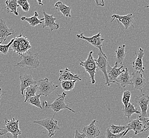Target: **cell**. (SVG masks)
Wrapping results in <instances>:
<instances>
[{
	"label": "cell",
	"mask_w": 149,
	"mask_h": 138,
	"mask_svg": "<svg viewBox=\"0 0 149 138\" xmlns=\"http://www.w3.org/2000/svg\"><path fill=\"white\" fill-rule=\"evenodd\" d=\"M21 61L14 66L26 67L29 69H36L39 67V53H33L29 51L20 56Z\"/></svg>",
	"instance_id": "cell-1"
},
{
	"label": "cell",
	"mask_w": 149,
	"mask_h": 138,
	"mask_svg": "<svg viewBox=\"0 0 149 138\" xmlns=\"http://www.w3.org/2000/svg\"><path fill=\"white\" fill-rule=\"evenodd\" d=\"M13 38L14 42L11 46L10 49L20 56L29 51L31 48L29 39L27 37L23 36L22 33Z\"/></svg>",
	"instance_id": "cell-2"
},
{
	"label": "cell",
	"mask_w": 149,
	"mask_h": 138,
	"mask_svg": "<svg viewBox=\"0 0 149 138\" xmlns=\"http://www.w3.org/2000/svg\"><path fill=\"white\" fill-rule=\"evenodd\" d=\"M5 126L3 129H0V136L6 135L8 133H11L13 138H18L19 135H21L22 132L19 129V121L13 118L9 120L7 118H4Z\"/></svg>",
	"instance_id": "cell-3"
},
{
	"label": "cell",
	"mask_w": 149,
	"mask_h": 138,
	"mask_svg": "<svg viewBox=\"0 0 149 138\" xmlns=\"http://www.w3.org/2000/svg\"><path fill=\"white\" fill-rule=\"evenodd\" d=\"M93 51L90 52L86 60L83 62L82 61L79 60V61L80 62V65L81 66L84 67L86 71L89 73L90 78L91 79L90 82L94 84L95 83V76L97 69V66L96 60L93 57Z\"/></svg>",
	"instance_id": "cell-4"
},
{
	"label": "cell",
	"mask_w": 149,
	"mask_h": 138,
	"mask_svg": "<svg viewBox=\"0 0 149 138\" xmlns=\"http://www.w3.org/2000/svg\"><path fill=\"white\" fill-rule=\"evenodd\" d=\"M57 95H58V97L55 99L54 102L51 104H47V103L46 101L44 102L45 107L50 108L54 111V115H53L54 117L55 114L63 109H68L69 111L72 112L73 113H75V112L74 110L70 108L68 105L66 104L65 102L66 96V93L63 92L60 95L58 93Z\"/></svg>",
	"instance_id": "cell-5"
},
{
	"label": "cell",
	"mask_w": 149,
	"mask_h": 138,
	"mask_svg": "<svg viewBox=\"0 0 149 138\" xmlns=\"http://www.w3.org/2000/svg\"><path fill=\"white\" fill-rule=\"evenodd\" d=\"M37 95H40L45 97L50 95L58 87V85L54 84V80L49 81L48 78L37 81Z\"/></svg>",
	"instance_id": "cell-6"
},
{
	"label": "cell",
	"mask_w": 149,
	"mask_h": 138,
	"mask_svg": "<svg viewBox=\"0 0 149 138\" xmlns=\"http://www.w3.org/2000/svg\"><path fill=\"white\" fill-rule=\"evenodd\" d=\"M54 117L53 116L52 118L48 117L44 120L33 121V123L40 125L47 130L48 132V137L51 138L55 135L57 131L60 130V128L58 125V121L54 120Z\"/></svg>",
	"instance_id": "cell-7"
},
{
	"label": "cell",
	"mask_w": 149,
	"mask_h": 138,
	"mask_svg": "<svg viewBox=\"0 0 149 138\" xmlns=\"http://www.w3.org/2000/svg\"><path fill=\"white\" fill-rule=\"evenodd\" d=\"M76 37L77 39H83L89 43L91 45H93L95 48H98L99 51L102 54H104L102 50V43L104 40V38H101V33H99L97 35L91 37H87L84 35V33H81L77 34Z\"/></svg>",
	"instance_id": "cell-8"
},
{
	"label": "cell",
	"mask_w": 149,
	"mask_h": 138,
	"mask_svg": "<svg viewBox=\"0 0 149 138\" xmlns=\"http://www.w3.org/2000/svg\"><path fill=\"white\" fill-rule=\"evenodd\" d=\"M98 59H96L97 69L102 71L104 75V79L106 80V84L108 86H110V84L109 81V78L108 77V66L109 64L108 61L107 57L105 54H102L100 52L98 53Z\"/></svg>",
	"instance_id": "cell-9"
},
{
	"label": "cell",
	"mask_w": 149,
	"mask_h": 138,
	"mask_svg": "<svg viewBox=\"0 0 149 138\" xmlns=\"http://www.w3.org/2000/svg\"><path fill=\"white\" fill-rule=\"evenodd\" d=\"M131 77L132 84L134 86V89L140 90L142 93L143 88L146 86V80L143 77L142 73L139 71L133 72Z\"/></svg>",
	"instance_id": "cell-10"
},
{
	"label": "cell",
	"mask_w": 149,
	"mask_h": 138,
	"mask_svg": "<svg viewBox=\"0 0 149 138\" xmlns=\"http://www.w3.org/2000/svg\"><path fill=\"white\" fill-rule=\"evenodd\" d=\"M135 102L140 106L141 109V116L148 117L147 111L149 104V96L147 93H142L140 96L136 97Z\"/></svg>",
	"instance_id": "cell-11"
},
{
	"label": "cell",
	"mask_w": 149,
	"mask_h": 138,
	"mask_svg": "<svg viewBox=\"0 0 149 138\" xmlns=\"http://www.w3.org/2000/svg\"><path fill=\"white\" fill-rule=\"evenodd\" d=\"M134 17L135 15H133L132 13H128V15H119L115 14L111 15L113 19L111 22H113L115 19H116L117 22L119 23H122L123 24L125 27V30H127L131 26L134 28L133 26Z\"/></svg>",
	"instance_id": "cell-12"
},
{
	"label": "cell",
	"mask_w": 149,
	"mask_h": 138,
	"mask_svg": "<svg viewBox=\"0 0 149 138\" xmlns=\"http://www.w3.org/2000/svg\"><path fill=\"white\" fill-rule=\"evenodd\" d=\"M124 68L123 65L121 66L119 68H118V65L116 63H115V66L113 68H111L108 64V66L107 72L108 77L109 78V81L110 83H116L117 82V78L119 77L120 75H121L122 73L125 71V69H123L122 70V69Z\"/></svg>",
	"instance_id": "cell-13"
},
{
	"label": "cell",
	"mask_w": 149,
	"mask_h": 138,
	"mask_svg": "<svg viewBox=\"0 0 149 138\" xmlns=\"http://www.w3.org/2000/svg\"><path fill=\"white\" fill-rule=\"evenodd\" d=\"M95 123H98L97 121L93 120L89 125L84 126L82 129V133H84L87 138H95L99 136L100 131L98 127L95 125Z\"/></svg>",
	"instance_id": "cell-14"
},
{
	"label": "cell",
	"mask_w": 149,
	"mask_h": 138,
	"mask_svg": "<svg viewBox=\"0 0 149 138\" xmlns=\"http://www.w3.org/2000/svg\"><path fill=\"white\" fill-rule=\"evenodd\" d=\"M20 81V91L21 95L23 97L24 95V91L28 87H30L33 85H36L37 84V81L34 80L33 79V77L31 75L25 74L24 75H20L19 77Z\"/></svg>",
	"instance_id": "cell-15"
},
{
	"label": "cell",
	"mask_w": 149,
	"mask_h": 138,
	"mask_svg": "<svg viewBox=\"0 0 149 138\" xmlns=\"http://www.w3.org/2000/svg\"><path fill=\"white\" fill-rule=\"evenodd\" d=\"M15 31L10 29L6 24V21L0 19V44L6 41L9 36L13 35Z\"/></svg>",
	"instance_id": "cell-16"
},
{
	"label": "cell",
	"mask_w": 149,
	"mask_h": 138,
	"mask_svg": "<svg viewBox=\"0 0 149 138\" xmlns=\"http://www.w3.org/2000/svg\"><path fill=\"white\" fill-rule=\"evenodd\" d=\"M126 128L127 129L125 132H124L123 137L125 136L126 134L130 131H133L135 135H137L141 132H144V126L142 123L139 120V118L136 120L131 121L130 122H129L127 125Z\"/></svg>",
	"instance_id": "cell-17"
},
{
	"label": "cell",
	"mask_w": 149,
	"mask_h": 138,
	"mask_svg": "<svg viewBox=\"0 0 149 138\" xmlns=\"http://www.w3.org/2000/svg\"><path fill=\"white\" fill-rule=\"evenodd\" d=\"M60 76L58 81L62 82L63 81H80L82 79L80 77V75H75L68 68L63 70L60 71Z\"/></svg>",
	"instance_id": "cell-18"
},
{
	"label": "cell",
	"mask_w": 149,
	"mask_h": 138,
	"mask_svg": "<svg viewBox=\"0 0 149 138\" xmlns=\"http://www.w3.org/2000/svg\"><path fill=\"white\" fill-rule=\"evenodd\" d=\"M43 14L45 19L44 24L43 25V28L48 27L50 28L51 31L54 30L58 29L60 28V24L55 22L56 18L54 17V15H49L45 12V10L43 9Z\"/></svg>",
	"instance_id": "cell-19"
},
{
	"label": "cell",
	"mask_w": 149,
	"mask_h": 138,
	"mask_svg": "<svg viewBox=\"0 0 149 138\" xmlns=\"http://www.w3.org/2000/svg\"><path fill=\"white\" fill-rule=\"evenodd\" d=\"M135 55H136V59L132 63L133 68L134 70L136 71H139L141 72H144V67L143 66V59L144 53L143 51V49L142 48H139L138 53H136L135 52Z\"/></svg>",
	"instance_id": "cell-20"
},
{
	"label": "cell",
	"mask_w": 149,
	"mask_h": 138,
	"mask_svg": "<svg viewBox=\"0 0 149 138\" xmlns=\"http://www.w3.org/2000/svg\"><path fill=\"white\" fill-rule=\"evenodd\" d=\"M117 84H119L124 89L128 85H132L131 77L130 75L127 68H125V71L119 75L117 78Z\"/></svg>",
	"instance_id": "cell-21"
},
{
	"label": "cell",
	"mask_w": 149,
	"mask_h": 138,
	"mask_svg": "<svg viewBox=\"0 0 149 138\" xmlns=\"http://www.w3.org/2000/svg\"><path fill=\"white\" fill-rule=\"evenodd\" d=\"M38 16H39L38 13L36 11L34 13L33 15L30 18H27L26 17H22L21 18V20L27 21L31 27H34L37 25L42 24V21L45 20L44 18H42L41 19H39Z\"/></svg>",
	"instance_id": "cell-22"
},
{
	"label": "cell",
	"mask_w": 149,
	"mask_h": 138,
	"mask_svg": "<svg viewBox=\"0 0 149 138\" xmlns=\"http://www.w3.org/2000/svg\"><path fill=\"white\" fill-rule=\"evenodd\" d=\"M54 8L56 10L61 12L62 14L65 17H71V7L67 6L64 3H62L61 1H58L55 3Z\"/></svg>",
	"instance_id": "cell-23"
},
{
	"label": "cell",
	"mask_w": 149,
	"mask_h": 138,
	"mask_svg": "<svg viewBox=\"0 0 149 138\" xmlns=\"http://www.w3.org/2000/svg\"><path fill=\"white\" fill-rule=\"evenodd\" d=\"M125 45H123L122 46H118V48L115 51L116 55V63L118 65H123V61L125 57L126 53L125 52Z\"/></svg>",
	"instance_id": "cell-24"
},
{
	"label": "cell",
	"mask_w": 149,
	"mask_h": 138,
	"mask_svg": "<svg viewBox=\"0 0 149 138\" xmlns=\"http://www.w3.org/2000/svg\"><path fill=\"white\" fill-rule=\"evenodd\" d=\"M6 6L3 9H6L8 13L11 12L17 16L19 15L18 8L19 6L18 5L17 0H8L6 1Z\"/></svg>",
	"instance_id": "cell-25"
},
{
	"label": "cell",
	"mask_w": 149,
	"mask_h": 138,
	"mask_svg": "<svg viewBox=\"0 0 149 138\" xmlns=\"http://www.w3.org/2000/svg\"><path fill=\"white\" fill-rule=\"evenodd\" d=\"M124 115L126 117H127L128 122H130L131 121V117L133 114L135 113L137 114H141L140 112L138 111V109L135 107L134 104H132L131 102H129L127 109L126 111H123Z\"/></svg>",
	"instance_id": "cell-26"
},
{
	"label": "cell",
	"mask_w": 149,
	"mask_h": 138,
	"mask_svg": "<svg viewBox=\"0 0 149 138\" xmlns=\"http://www.w3.org/2000/svg\"><path fill=\"white\" fill-rule=\"evenodd\" d=\"M38 90V86L37 84L33 85L30 87H28L26 89V93H25V99L24 102H27V100L31 97H33L36 95V93H37Z\"/></svg>",
	"instance_id": "cell-27"
},
{
	"label": "cell",
	"mask_w": 149,
	"mask_h": 138,
	"mask_svg": "<svg viewBox=\"0 0 149 138\" xmlns=\"http://www.w3.org/2000/svg\"><path fill=\"white\" fill-rule=\"evenodd\" d=\"M131 98V93L130 90L124 91L123 93L122 102L124 105L123 111H126L127 108L128 104L130 102V99Z\"/></svg>",
	"instance_id": "cell-28"
},
{
	"label": "cell",
	"mask_w": 149,
	"mask_h": 138,
	"mask_svg": "<svg viewBox=\"0 0 149 138\" xmlns=\"http://www.w3.org/2000/svg\"><path fill=\"white\" fill-rule=\"evenodd\" d=\"M42 95H36V96L31 97L29 99L27 100V102H28V104L33 105L34 106H36L38 108L42 109V103L40 100V97Z\"/></svg>",
	"instance_id": "cell-29"
},
{
	"label": "cell",
	"mask_w": 149,
	"mask_h": 138,
	"mask_svg": "<svg viewBox=\"0 0 149 138\" xmlns=\"http://www.w3.org/2000/svg\"><path fill=\"white\" fill-rule=\"evenodd\" d=\"M127 125H115L112 124L110 125V131L114 135H118L121 133L126 131L127 129Z\"/></svg>",
	"instance_id": "cell-30"
},
{
	"label": "cell",
	"mask_w": 149,
	"mask_h": 138,
	"mask_svg": "<svg viewBox=\"0 0 149 138\" xmlns=\"http://www.w3.org/2000/svg\"><path fill=\"white\" fill-rule=\"evenodd\" d=\"M77 81H63L61 82V87L63 90L69 91L72 90L75 87Z\"/></svg>",
	"instance_id": "cell-31"
},
{
	"label": "cell",
	"mask_w": 149,
	"mask_h": 138,
	"mask_svg": "<svg viewBox=\"0 0 149 138\" xmlns=\"http://www.w3.org/2000/svg\"><path fill=\"white\" fill-rule=\"evenodd\" d=\"M14 42V38L11 39V41L7 45L0 44V54L6 55L9 53V49L10 48L12 43Z\"/></svg>",
	"instance_id": "cell-32"
},
{
	"label": "cell",
	"mask_w": 149,
	"mask_h": 138,
	"mask_svg": "<svg viewBox=\"0 0 149 138\" xmlns=\"http://www.w3.org/2000/svg\"><path fill=\"white\" fill-rule=\"evenodd\" d=\"M17 3L19 6H21L24 11H29L30 9V4L27 0H18Z\"/></svg>",
	"instance_id": "cell-33"
},
{
	"label": "cell",
	"mask_w": 149,
	"mask_h": 138,
	"mask_svg": "<svg viewBox=\"0 0 149 138\" xmlns=\"http://www.w3.org/2000/svg\"><path fill=\"white\" fill-rule=\"evenodd\" d=\"M124 132H122L118 135H114L110 131V128H108L107 129H106L105 136L106 138H123L124 137L123 135H124Z\"/></svg>",
	"instance_id": "cell-34"
},
{
	"label": "cell",
	"mask_w": 149,
	"mask_h": 138,
	"mask_svg": "<svg viewBox=\"0 0 149 138\" xmlns=\"http://www.w3.org/2000/svg\"><path fill=\"white\" fill-rule=\"evenodd\" d=\"M139 120L144 126V131H149V117H142L140 116L139 117Z\"/></svg>",
	"instance_id": "cell-35"
},
{
	"label": "cell",
	"mask_w": 149,
	"mask_h": 138,
	"mask_svg": "<svg viewBox=\"0 0 149 138\" xmlns=\"http://www.w3.org/2000/svg\"><path fill=\"white\" fill-rule=\"evenodd\" d=\"M86 135L84 133H79L77 129L75 130V131L74 138H86Z\"/></svg>",
	"instance_id": "cell-36"
},
{
	"label": "cell",
	"mask_w": 149,
	"mask_h": 138,
	"mask_svg": "<svg viewBox=\"0 0 149 138\" xmlns=\"http://www.w3.org/2000/svg\"><path fill=\"white\" fill-rule=\"evenodd\" d=\"M95 2L96 3V4L97 6H104V1L102 0H95Z\"/></svg>",
	"instance_id": "cell-37"
},
{
	"label": "cell",
	"mask_w": 149,
	"mask_h": 138,
	"mask_svg": "<svg viewBox=\"0 0 149 138\" xmlns=\"http://www.w3.org/2000/svg\"><path fill=\"white\" fill-rule=\"evenodd\" d=\"M3 96V91L2 89L0 88V100L1 99V98Z\"/></svg>",
	"instance_id": "cell-38"
},
{
	"label": "cell",
	"mask_w": 149,
	"mask_h": 138,
	"mask_svg": "<svg viewBox=\"0 0 149 138\" xmlns=\"http://www.w3.org/2000/svg\"><path fill=\"white\" fill-rule=\"evenodd\" d=\"M37 1V2L38 3H39V4H40V5H41V6H43V4H42V1Z\"/></svg>",
	"instance_id": "cell-39"
},
{
	"label": "cell",
	"mask_w": 149,
	"mask_h": 138,
	"mask_svg": "<svg viewBox=\"0 0 149 138\" xmlns=\"http://www.w3.org/2000/svg\"><path fill=\"white\" fill-rule=\"evenodd\" d=\"M149 8V4L148 5V6H144V8H146H146Z\"/></svg>",
	"instance_id": "cell-40"
},
{
	"label": "cell",
	"mask_w": 149,
	"mask_h": 138,
	"mask_svg": "<svg viewBox=\"0 0 149 138\" xmlns=\"http://www.w3.org/2000/svg\"><path fill=\"white\" fill-rule=\"evenodd\" d=\"M128 138H130V137H128ZM149 138V136H148V137H147V138Z\"/></svg>",
	"instance_id": "cell-41"
},
{
	"label": "cell",
	"mask_w": 149,
	"mask_h": 138,
	"mask_svg": "<svg viewBox=\"0 0 149 138\" xmlns=\"http://www.w3.org/2000/svg\"><path fill=\"white\" fill-rule=\"evenodd\" d=\"M0 81H1V79H0Z\"/></svg>",
	"instance_id": "cell-42"
}]
</instances>
